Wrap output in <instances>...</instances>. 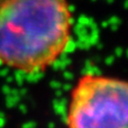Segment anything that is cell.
I'll use <instances>...</instances> for the list:
<instances>
[{"mask_svg":"<svg viewBox=\"0 0 128 128\" xmlns=\"http://www.w3.org/2000/svg\"><path fill=\"white\" fill-rule=\"evenodd\" d=\"M72 30L68 0H0V65L42 73L66 52Z\"/></svg>","mask_w":128,"mask_h":128,"instance_id":"6da1fadb","label":"cell"},{"mask_svg":"<svg viewBox=\"0 0 128 128\" xmlns=\"http://www.w3.org/2000/svg\"><path fill=\"white\" fill-rule=\"evenodd\" d=\"M65 121L72 128H128V82L84 75L71 92Z\"/></svg>","mask_w":128,"mask_h":128,"instance_id":"7a4b0ae2","label":"cell"}]
</instances>
